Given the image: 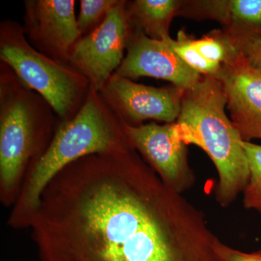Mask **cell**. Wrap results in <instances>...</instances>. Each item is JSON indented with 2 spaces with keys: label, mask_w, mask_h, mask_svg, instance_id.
I'll list each match as a JSON object with an SVG mask.
<instances>
[{
  "label": "cell",
  "mask_w": 261,
  "mask_h": 261,
  "mask_svg": "<svg viewBox=\"0 0 261 261\" xmlns=\"http://www.w3.org/2000/svg\"><path fill=\"white\" fill-rule=\"evenodd\" d=\"M192 39L193 37L181 29L178 32L176 39L171 38L170 44L181 61L199 74L217 76L222 65L204 58L194 47Z\"/></svg>",
  "instance_id": "obj_15"
},
{
  "label": "cell",
  "mask_w": 261,
  "mask_h": 261,
  "mask_svg": "<svg viewBox=\"0 0 261 261\" xmlns=\"http://www.w3.org/2000/svg\"><path fill=\"white\" fill-rule=\"evenodd\" d=\"M242 54L247 61L261 70V39H249L238 42Z\"/></svg>",
  "instance_id": "obj_19"
},
{
  "label": "cell",
  "mask_w": 261,
  "mask_h": 261,
  "mask_svg": "<svg viewBox=\"0 0 261 261\" xmlns=\"http://www.w3.org/2000/svg\"><path fill=\"white\" fill-rule=\"evenodd\" d=\"M126 0H118L100 27L81 38L69 63L99 92L124 59L130 34L126 11Z\"/></svg>",
  "instance_id": "obj_6"
},
{
  "label": "cell",
  "mask_w": 261,
  "mask_h": 261,
  "mask_svg": "<svg viewBox=\"0 0 261 261\" xmlns=\"http://www.w3.org/2000/svg\"><path fill=\"white\" fill-rule=\"evenodd\" d=\"M213 250L217 261H261V250L251 253L240 251L222 243L216 236Z\"/></svg>",
  "instance_id": "obj_18"
},
{
  "label": "cell",
  "mask_w": 261,
  "mask_h": 261,
  "mask_svg": "<svg viewBox=\"0 0 261 261\" xmlns=\"http://www.w3.org/2000/svg\"><path fill=\"white\" fill-rule=\"evenodd\" d=\"M77 25L82 37L93 32L102 25L118 0H81Z\"/></svg>",
  "instance_id": "obj_17"
},
{
  "label": "cell",
  "mask_w": 261,
  "mask_h": 261,
  "mask_svg": "<svg viewBox=\"0 0 261 261\" xmlns=\"http://www.w3.org/2000/svg\"><path fill=\"white\" fill-rule=\"evenodd\" d=\"M242 146L250 168V178L243 192V205L261 214V145L243 141Z\"/></svg>",
  "instance_id": "obj_16"
},
{
  "label": "cell",
  "mask_w": 261,
  "mask_h": 261,
  "mask_svg": "<svg viewBox=\"0 0 261 261\" xmlns=\"http://www.w3.org/2000/svg\"><path fill=\"white\" fill-rule=\"evenodd\" d=\"M182 0L126 1V11L130 27L155 40L171 38L170 25L177 16Z\"/></svg>",
  "instance_id": "obj_12"
},
{
  "label": "cell",
  "mask_w": 261,
  "mask_h": 261,
  "mask_svg": "<svg viewBox=\"0 0 261 261\" xmlns=\"http://www.w3.org/2000/svg\"><path fill=\"white\" fill-rule=\"evenodd\" d=\"M30 228L42 261H217L203 212L134 148L66 166L43 192Z\"/></svg>",
  "instance_id": "obj_1"
},
{
  "label": "cell",
  "mask_w": 261,
  "mask_h": 261,
  "mask_svg": "<svg viewBox=\"0 0 261 261\" xmlns=\"http://www.w3.org/2000/svg\"><path fill=\"white\" fill-rule=\"evenodd\" d=\"M224 89L216 77L202 75L185 91L181 111L173 123L175 133L185 145L200 147L218 173L215 198L229 207L243 193L250 178V168L241 137L226 115Z\"/></svg>",
  "instance_id": "obj_3"
},
{
  "label": "cell",
  "mask_w": 261,
  "mask_h": 261,
  "mask_svg": "<svg viewBox=\"0 0 261 261\" xmlns=\"http://www.w3.org/2000/svg\"><path fill=\"white\" fill-rule=\"evenodd\" d=\"M75 5L74 0H25L22 27L33 47L56 61L69 63L82 37Z\"/></svg>",
  "instance_id": "obj_9"
},
{
  "label": "cell",
  "mask_w": 261,
  "mask_h": 261,
  "mask_svg": "<svg viewBox=\"0 0 261 261\" xmlns=\"http://www.w3.org/2000/svg\"><path fill=\"white\" fill-rule=\"evenodd\" d=\"M59 123L53 108L0 61V201L13 207L33 161L47 149Z\"/></svg>",
  "instance_id": "obj_4"
},
{
  "label": "cell",
  "mask_w": 261,
  "mask_h": 261,
  "mask_svg": "<svg viewBox=\"0 0 261 261\" xmlns=\"http://www.w3.org/2000/svg\"><path fill=\"white\" fill-rule=\"evenodd\" d=\"M0 61L47 101L60 121L79 112L90 89L87 79L69 63L56 61L33 47L15 20L0 23Z\"/></svg>",
  "instance_id": "obj_5"
},
{
  "label": "cell",
  "mask_w": 261,
  "mask_h": 261,
  "mask_svg": "<svg viewBox=\"0 0 261 261\" xmlns=\"http://www.w3.org/2000/svg\"><path fill=\"white\" fill-rule=\"evenodd\" d=\"M192 44L204 58L221 65L228 64L242 56L238 43L222 29H215Z\"/></svg>",
  "instance_id": "obj_14"
},
{
  "label": "cell",
  "mask_w": 261,
  "mask_h": 261,
  "mask_svg": "<svg viewBox=\"0 0 261 261\" xmlns=\"http://www.w3.org/2000/svg\"><path fill=\"white\" fill-rule=\"evenodd\" d=\"M185 91L173 85H144L114 73L99 93L120 121L138 126L148 120L176 122Z\"/></svg>",
  "instance_id": "obj_7"
},
{
  "label": "cell",
  "mask_w": 261,
  "mask_h": 261,
  "mask_svg": "<svg viewBox=\"0 0 261 261\" xmlns=\"http://www.w3.org/2000/svg\"><path fill=\"white\" fill-rule=\"evenodd\" d=\"M132 148L119 118L90 87L79 112L68 121H59L47 149L29 166L8 226L14 229L30 228L43 192L70 163L90 154Z\"/></svg>",
  "instance_id": "obj_2"
},
{
  "label": "cell",
  "mask_w": 261,
  "mask_h": 261,
  "mask_svg": "<svg viewBox=\"0 0 261 261\" xmlns=\"http://www.w3.org/2000/svg\"><path fill=\"white\" fill-rule=\"evenodd\" d=\"M222 30L237 42L261 39V0H230Z\"/></svg>",
  "instance_id": "obj_13"
},
{
  "label": "cell",
  "mask_w": 261,
  "mask_h": 261,
  "mask_svg": "<svg viewBox=\"0 0 261 261\" xmlns=\"http://www.w3.org/2000/svg\"><path fill=\"white\" fill-rule=\"evenodd\" d=\"M171 39L155 40L132 28L126 56L116 73L132 81L151 77L185 90L192 88L202 75L181 61L170 44Z\"/></svg>",
  "instance_id": "obj_10"
},
{
  "label": "cell",
  "mask_w": 261,
  "mask_h": 261,
  "mask_svg": "<svg viewBox=\"0 0 261 261\" xmlns=\"http://www.w3.org/2000/svg\"><path fill=\"white\" fill-rule=\"evenodd\" d=\"M216 78L224 89L226 109L242 140H261V70L242 54L222 65Z\"/></svg>",
  "instance_id": "obj_11"
},
{
  "label": "cell",
  "mask_w": 261,
  "mask_h": 261,
  "mask_svg": "<svg viewBox=\"0 0 261 261\" xmlns=\"http://www.w3.org/2000/svg\"><path fill=\"white\" fill-rule=\"evenodd\" d=\"M121 123L130 145L166 186L181 195L194 187L196 176L187 146L176 137L173 123L152 121L138 126Z\"/></svg>",
  "instance_id": "obj_8"
}]
</instances>
